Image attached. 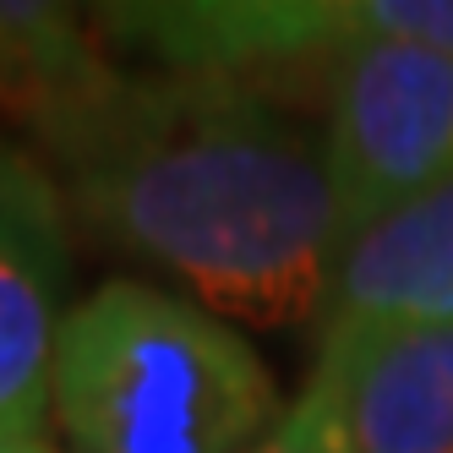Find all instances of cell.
<instances>
[{
    "label": "cell",
    "instance_id": "6da1fadb",
    "mask_svg": "<svg viewBox=\"0 0 453 453\" xmlns=\"http://www.w3.org/2000/svg\"><path fill=\"white\" fill-rule=\"evenodd\" d=\"M66 219L186 284L224 322H322L344 257L322 132L263 82L120 72L39 153Z\"/></svg>",
    "mask_w": 453,
    "mask_h": 453
},
{
    "label": "cell",
    "instance_id": "7a4b0ae2",
    "mask_svg": "<svg viewBox=\"0 0 453 453\" xmlns=\"http://www.w3.org/2000/svg\"><path fill=\"white\" fill-rule=\"evenodd\" d=\"M50 415L72 453H251L284 410L263 355L224 317L104 279L60 322Z\"/></svg>",
    "mask_w": 453,
    "mask_h": 453
},
{
    "label": "cell",
    "instance_id": "3957f363",
    "mask_svg": "<svg viewBox=\"0 0 453 453\" xmlns=\"http://www.w3.org/2000/svg\"><path fill=\"white\" fill-rule=\"evenodd\" d=\"M344 246L453 175V55L361 34L311 72Z\"/></svg>",
    "mask_w": 453,
    "mask_h": 453
},
{
    "label": "cell",
    "instance_id": "277c9868",
    "mask_svg": "<svg viewBox=\"0 0 453 453\" xmlns=\"http://www.w3.org/2000/svg\"><path fill=\"white\" fill-rule=\"evenodd\" d=\"M301 399L339 453H453V322L322 334Z\"/></svg>",
    "mask_w": 453,
    "mask_h": 453
},
{
    "label": "cell",
    "instance_id": "5b68a950",
    "mask_svg": "<svg viewBox=\"0 0 453 453\" xmlns=\"http://www.w3.org/2000/svg\"><path fill=\"white\" fill-rule=\"evenodd\" d=\"M66 203L34 153L0 137V432L44 426L66 289Z\"/></svg>",
    "mask_w": 453,
    "mask_h": 453
},
{
    "label": "cell",
    "instance_id": "8992f818",
    "mask_svg": "<svg viewBox=\"0 0 453 453\" xmlns=\"http://www.w3.org/2000/svg\"><path fill=\"white\" fill-rule=\"evenodd\" d=\"M377 322H453V175L344 246L317 339Z\"/></svg>",
    "mask_w": 453,
    "mask_h": 453
},
{
    "label": "cell",
    "instance_id": "52a82bcc",
    "mask_svg": "<svg viewBox=\"0 0 453 453\" xmlns=\"http://www.w3.org/2000/svg\"><path fill=\"white\" fill-rule=\"evenodd\" d=\"M120 82L99 22L44 0H0V132L39 153L55 132L93 110Z\"/></svg>",
    "mask_w": 453,
    "mask_h": 453
},
{
    "label": "cell",
    "instance_id": "ba28073f",
    "mask_svg": "<svg viewBox=\"0 0 453 453\" xmlns=\"http://www.w3.org/2000/svg\"><path fill=\"white\" fill-rule=\"evenodd\" d=\"M251 453H339L334 448V437H328V426H322V415L306 404V399H296L279 420H273V432L257 442Z\"/></svg>",
    "mask_w": 453,
    "mask_h": 453
},
{
    "label": "cell",
    "instance_id": "9c48e42d",
    "mask_svg": "<svg viewBox=\"0 0 453 453\" xmlns=\"http://www.w3.org/2000/svg\"><path fill=\"white\" fill-rule=\"evenodd\" d=\"M0 453H60L44 426H22V432H0Z\"/></svg>",
    "mask_w": 453,
    "mask_h": 453
}]
</instances>
